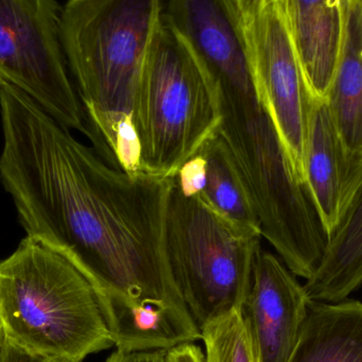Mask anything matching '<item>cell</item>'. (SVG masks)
<instances>
[{
    "instance_id": "obj_1",
    "label": "cell",
    "mask_w": 362,
    "mask_h": 362,
    "mask_svg": "<svg viewBox=\"0 0 362 362\" xmlns=\"http://www.w3.org/2000/svg\"><path fill=\"white\" fill-rule=\"evenodd\" d=\"M0 181L28 238L90 283L116 350L168 351L202 340L165 253L174 180L123 171L29 95L0 83Z\"/></svg>"
},
{
    "instance_id": "obj_2",
    "label": "cell",
    "mask_w": 362,
    "mask_h": 362,
    "mask_svg": "<svg viewBox=\"0 0 362 362\" xmlns=\"http://www.w3.org/2000/svg\"><path fill=\"white\" fill-rule=\"evenodd\" d=\"M163 0H68L61 38L91 141L106 161L139 172L134 104Z\"/></svg>"
},
{
    "instance_id": "obj_3",
    "label": "cell",
    "mask_w": 362,
    "mask_h": 362,
    "mask_svg": "<svg viewBox=\"0 0 362 362\" xmlns=\"http://www.w3.org/2000/svg\"><path fill=\"white\" fill-rule=\"evenodd\" d=\"M223 137L259 218L262 238L300 278H310L329 243L305 185L296 174L257 93L219 91Z\"/></svg>"
},
{
    "instance_id": "obj_4",
    "label": "cell",
    "mask_w": 362,
    "mask_h": 362,
    "mask_svg": "<svg viewBox=\"0 0 362 362\" xmlns=\"http://www.w3.org/2000/svg\"><path fill=\"white\" fill-rule=\"evenodd\" d=\"M0 317L10 339L55 361L83 362L114 346L88 280L28 236L0 262Z\"/></svg>"
},
{
    "instance_id": "obj_5",
    "label": "cell",
    "mask_w": 362,
    "mask_h": 362,
    "mask_svg": "<svg viewBox=\"0 0 362 362\" xmlns=\"http://www.w3.org/2000/svg\"><path fill=\"white\" fill-rule=\"evenodd\" d=\"M221 121L216 88L163 14L134 104L139 172L174 177Z\"/></svg>"
},
{
    "instance_id": "obj_6",
    "label": "cell",
    "mask_w": 362,
    "mask_h": 362,
    "mask_svg": "<svg viewBox=\"0 0 362 362\" xmlns=\"http://www.w3.org/2000/svg\"><path fill=\"white\" fill-rule=\"evenodd\" d=\"M261 240L174 182L165 217V253L198 327L243 310Z\"/></svg>"
},
{
    "instance_id": "obj_7",
    "label": "cell",
    "mask_w": 362,
    "mask_h": 362,
    "mask_svg": "<svg viewBox=\"0 0 362 362\" xmlns=\"http://www.w3.org/2000/svg\"><path fill=\"white\" fill-rule=\"evenodd\" d=\"M57 0H0V83L16 87L69 129L90 138L68 72Z\"/></svg>"
},
{
    "instance_id": "obj_8",
    "label": "cell",
    "mask_w": 362,
    "mask_h": 362,
    "mask_svg": "<svg viewBox=\"0 0 362 362\" xmlns=\"http://www.w3.org/2000/svg\"><path fill=\"white\" fill-rule=\"evenodd\" d=\"M244 28L259 102L269 115L296 174L305 185L306 141L317 99L293 44L284 1L264 4L244 23Z\"/></svg>"
},
{
    "instance_id": "obj_9",
    "label": "cell",
    "mask_w": 362,
    "mask_h": 362,
    "mask_svg": "<svg viewBox=\"0 0 362 362\" xmlns=\"http://www.w3.org/2000/svg\"><path fill=\"white\" fill-rule=\"evenodd\" d=\"M308 300L303 285L280 257L259 248L243 313L259 362H289L299 342Z\"/></svg>"
},
{
    "instance_id": "obj_10",
    "label": "cell",
    "mask_w": 362,
    "mask_h": 362,
    "mask_svg": "<svg viewBox=\"0 0 362 362\" xmlns=\"http://www.w3.org/2000/svg\"><path fill=\"white\" fill-rule=\"evenodd\" d=\"M362 180L346 156L325 101H315L304 160V181L327 235L339 225Z\"/></svg>"
},
{
    "instance_id": "obj_11",
    "label": "cell",
    "mask_w": 362,
    "mask_h": 362,
    "mask_svg": "<svg viewBox=\"0 0 362 362\" xmlns=\"http://www.w3.org/2000/svg\"><path fill=\"white\" fill-rule=\"evenodd\" d=\"M173 180L183 193L199 198L236 227L261 235L259 218L218 132L181 165Z\"/></svg>"
},
{
    "instance_id": "obj_12",
    "label": "cell",
    "mask_w": 362,
    "mask_h": 362,
    "mask_svg": "<svg viewBox=\"0 0 362 362\" xmlns=\"http://www.w3.org/2000/svg\"><path fill=\"white\" fill-rule=\"evenodd\" d=\"M284 8L310 91L325 101L341 49L342 0H284Z\"/></svg>"
},
{
    "instance_id": "obj_13",
    "label": "cell",
    "mask_w": 362,
    "mask_h": 362,
    "mask_svg": "<svg viewBox=\"0 0 362 362\" xmlns=\"http://www.w3.org/2000/svg\"><path fill=\"white\" fill-rule=\"evenodd\" d=\"M341 49L325 103L350 163L362 172V1L342 0Z\"/></svg>"
},
{
    "instance_id": "obj_14",
    "label": "cell",
    "mask_w": 362,
    "mask_h": 362,
    "mask_svg": "<svg viewBox=\"0 0 362 362\" xmlns=\"http://www.w3.org/2000/svg\"><path fill=\"white\" fill-rule=\"evenodd\" d=\"M362 284V180L334 233L322 259L306 280L310 301H344Z\"/></svg>"
},
{
    "instance_id": "obj_15",
    "label": "cell",
    "mask_w": 362,
    "mask_h": 362,
    "mask_svg": "<svg viewBox=\"0 0 362 362\" xmlns=\"http://www.w3.org/2000/svg\"><path fill=\"white\" fill-rule=\"evenodd\" d=\"M289 362H362V303L310 301Z\"/></svg>"
},
{
    "instance_id": "obj_16",
    "label": "cell",
    "mask_w": 362,
    "mask_h": 362,
    "mask_svg": "<svg viewBox=\"0 0 362 362\" xmlns=\"http://www.w3.org/2000/svg\"><path fill=\"white\" fill-rule=\"evenodd\" d=\"M200 331L206 348L204 362H259L243 310L213 319Z\"/></svg>"
},
{
    "instance_id": "obj_17",
    "label": "cell",
    "mask_w": 362,
    "mask_h": 362,
    "mask_svg": "<svg viewBox=\"0 0 362 362\" xmlns=\"http://www.w3.org/2000/svg\"><path fill=\"white\" fill-rule=\"evenodd\" d=\"M0 362H59L42 356L37 353L32 352L23 346H19L16 342L4 334L0 342Z\"/></svg>"
},
{
    "instance_id": "obj_18",
    "label": "cell",
    "mask_w": 362,
    "mask_h": 362,
    "mask_svg": "<svg viewBox=\"0 0 362 362\" xmlns=\"http://www.w3.org/2000/svg\"><path fill=\"white\" fill-rule=\"evenodd\" d=\"M165 351H142L124 352L116 350L108 356L105 362H165Z\"/></svg>"
},
{
    "instance_id": "obj_19",
    "label": "cell",
    "mask_w": 362,
    "mask_h": 362,
    "mask_svg": "<svg viewBox=\"0 0 362 362\" xmlns=\"http://www.w3.org/2000/svg\"><path fill=\"white\" fill-rule=\"evenodd\" d=\"M165 362H204V354L194 344H180L165 351Z\"/></svg>"
},
{
    "instance_id": "obj_20",
    "label": "cell",
    "mask_w": 362,
    "mask_h": 362,
    "mask_svg": "<svg viewBox=\"0 0 362 362\" xmlns=\"http://www.w3.org/2000/svg\"><path fill=\"white\" fill-rule=\"evenodd\" d=\"M272 1H274V0H235L236 6L240 10L244 23L252 18L262 6ZM282 1H284V0H282Z\"/></svg>"
},
{
    "instance_id": "obj_21",
    "label": "cell",
    "mask_w": 362,
    "mask_h": 362,
    "mask_svg": "<svg viewBox=\"0 0 362 362\" xmlns=\"http://www.w3.org/2000/svg\"><path fill=\"white\" fill-rule=\"evenodd\" d=\"M2 336H4V325H2L1 317H0V342H1Z\"/></svg>"
},
{
    "instance_id": "obj_22",
    "label": "cell",
    "mask_w": 362,
    "mask_h": 362,
    "mask_svg": "<svg viewBox=\"0 0 362 362\" xmlns=\"http://www.w3.org/2000/svg\"><path fill=\"white\" fill-rule=\"evenodd\" d=\"M361 1H362V0H361Z\"/></svg>"
}]
</instances>
